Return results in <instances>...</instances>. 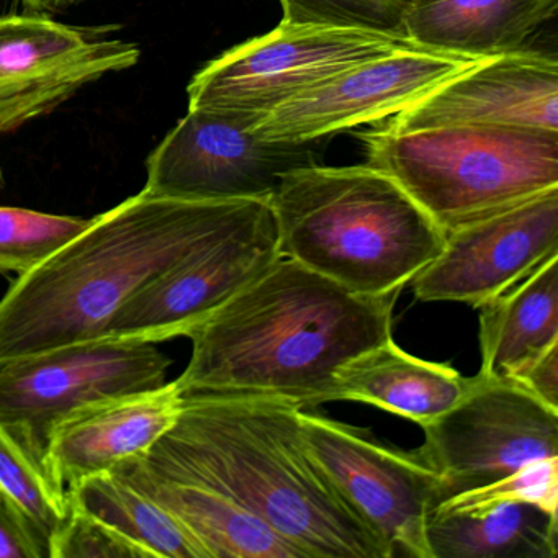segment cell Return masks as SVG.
<instances>
[{"mask_svg": "<svg viewBox=\"0 0 558 558\" xmlns=\"http://www.w3.org/2000/svg\"><path fill=\"white\" fill-rule=\"evenodd\" d=\"M411 48L423 47L404 35L280 22L198 71L187 87L189 109L247 113L257 122L351 68Z\"/></svg>", "mask_w": 558, "mask_h": 558, "instance_id": "6", "label": "cell"}, {"mask_svg": "<svg viewBox=\"0 0 558 558\" xmlns=\"http://www.w3.org/2000/svg\"><path fill=\"white\" fill-rule=\"evenodd\" d=\"M300 410L272 397H185L174 426L132 460L230 496L303 558L393 557L310 456Z\"/></svg>", "mask_w": 558, "mask_h": 558, "instance_id": "2", "label": "cell"}, {"mask_svg": "<svg viewBox=\"0 0 558 558\" xmlns=\"http://www.w3.org/2000/svg\"><path fill=\"white\" fill-rule=\"evenodd\" d=\"M184 398L178 380H172L77 408L51 430L45 469L68 492L87 476L112 472L126 460L146 456L174 426Z\"/></svg>", "mask_w": 558, "mask_h": 558, "instance_id": "16", "label": "cell"}, {"mask_svg": "<svg viewBox=\"0 0 558 558\" xmlns=\"http://www.w3.org/2000/svg\"><path fill=\"white\" fill-rule=\"evenodd\" d=\"M515 499L535 502L547 511L557 512L558 457L538 460L506 478L470 489V492L459 493L444 501L475 505V502L515 501Z\"/></svg>", "mask_w": 558, "mask_h": 558, "instance_id": "27", "label": "cell"}, {"mask_svg": "<svg viewBox=\"0 0 558 558\" xmlns=\"http://www.w3.org/2000/svg\"><path fill=\"white\" fill-rule=\"evenodd\" d=\"M478 310L480 374L508 378L558 342V254Z\"/></svg>", "mask_w": 558, "mask_h": 558, "instance_id": "21", "label": "cell"}, {"mask_svg": "<svg viewBox=\"0 0 558 558\" xmlns=\"http://www.w3.org/2000/svg\"><path fill=\"white\" fill-rule=\"evenodd\" d=\"M416 0H280L287 24L326 25L404 35Z\"/></svg>", "mask_w": 558, "mask_h": 558, "instance_id": "25", "label": "cell"}, {"mask_svg": "<svg viewBox=\"0 0 558 558\" xmlns=\"http://www.w3.org/2000/svg\"><path fill=\"white\" fill-rule=\"evenodd\" d=\"M112 472L168 509L204 545L210 558H303L266 522L217 489L153 475L133 460Z\"/></svg>", "mask_w": 558, "mask_h": 558, "instance_id": "19", "label": "cell"}, {"mask_svg": "<svg viewBox=\"0 0 558 558\" xmlns=\"http://www.w3.org/2000/svg\"><path fill=\"white\" fill-rule=\"evenodd\" d=\"M25 5L34 9V11H63L71 5L80 4L84 0H22Z\"/></svg>", "mask_w": 558, "mask_h": 558, "instance_id": "30", "label": "cell"}, {"mask_svg": "<svg viewBox=\"0 0 558 558\" xmlns=\"http://www.w3.org/2000/svg\"><path fill=\"white\" fill-rule=\"evenodd\" d=\"M0 558H50L47 545L27 519L0 492Z\"/></svg>", "mask_w": 558, "mask_h": 558, "instance_id": "28", "label": "cell"}, {"mask_svg": "<svg viewBox=\"0 0 558 558\" xmlns=\"http://www.w3.org/2000/svg\"><path fill=\"white\" fill-rule=\"evenodd\" d=\"M368 165L393 178L444 233L558 187V132L452 125L364 135Z\"/></svg>", "mask_w": 558, "mask_h": 558, "instance_id": "5", "label": "cell"}, {"mask_svg": "<svg viewBox=\"0 0 558 558\" xmlns=\"http://www.w3.org/2000/svg\"><path fill=\"white\" fill-rule=\"evenodd\" d=\"M482 60L429 48L375 58L287 100L251 130L266 142L315 143L384 122Z\"/></svg>", "mask_w": 558, "mask_h": 558, "instance_id": "11", "label": "cell"}, {"mask_svg": "<svg viewBox=\"0 0 558 558\" xmlns=\"http://www.w3.org/2000/svg\"><path fill=\"white\" fill-rule=\"evenodd\" d=\"M398 295L365 296L280 256L189 335L184 397L328 403L336 368L391 338Z\"/></svg>", "mask_w": 558, "mask_h": 558, "instance_id": "3", "label": "cell"}, {"mask_svg": "<svg viewBox=\"0 0 558 558\" xmlns=\"http://www.w3.org/2000/svg\"><path fill=\"white\" fill-rule=\"evenodd\" d=\"M306 449L352 511L391 554L430 558L427 519L444 499L440 476L416 450L378 442L367 430L300 410Z\"/></svg>", "mask_w": 558, "mask_h": 558, "instance_id": "8", "label": "cell"}, {"mask_svg": "<svg viewBox=\"0 0 558 558\" xmlns=\"http://www.w3.org/2000/svg\"><path fill=\"white\" fill-rule=\"evenodd\" d=\"M50 558H148V555L116 529L71 506L66 524L51 542Z\"/></svg>", "mask_w": 558, "mask_h": 558, "instance_id": "26", "label": "cell"}, {"mask_svg": "<svg viewBox=\"0 0 558 558\" xmlns=\"http://www.w3.org/2000/svg\"><path fill=\"white\" fill-rule=\"evenodd\" d=\"M140 57L138 45L45 15L0 17V135L51 112L106 74L130 70Z\"/></svg>", "mask_w": 558, "mask_h": 558, "instance_id": "14", "label": "cell"}, {"mask_svg": "<svg viewBox=\"0 0 558 558\" xmlns=\"http://www.w3.org/2000/svg\"><path fill=\"white\" fill-rule=\"evenodd\" d=\"M280 257L270 207L236 233L182 260L123 305L96 341L158 344L189 338Z\"/></svg>", "mask_w": 558, "mask_h": 558, "instance_id": "12", "label": "cell"}, {"mask_svg": "<svg viewBox=\"0 0 558 558\" xmlns=\"http://www.w3.org/2000/svg\"><path fill=\"white\" fill-rule=\"evenodd\" d=\"M557 5L558 0H416L404 34L429 50L496 57L521 50Z\"/></svg>", "mask_w": 558, "mask_h": 558, "instance_id": "20", "label": "cell"}, {"mask_svg": "<svg viewBox=\"0 0 558 558\" xmlns=\"http://www.w3.org/2000/svg\"><path fill=\"white\" fill-rule=\"evenodd\" d=\"M452 125L558 132L557 58L524 48L483 58L381 129L414 132Z\"/></svg>", "mask_w": 558, "mask_h": 558, "instance_id": "15", "label": "cell"}, {"mask_svg": "<svg viewBox=\"0 0 558 558\" xmlns=\"http://www.w3.org/2000/svg\"><path fill=\"white\" fill-rule=\"evenodd\" d=\"M270 204L280 256L357 295H400L446 241L421 205L368 162L293 169Z\"/></svg>", "mask_w": 558, "mask_h": 558, "instance_id": "4", "label": "cell"}, {"mask_svg": "<svg viewBox=\"0 0 558 558\" xmlns=\"http://www.w3.org/2000/svg\"><path fill=\"white\" fill-rule=\"evenodd\" d=\"M0 184H2V172H0Z\"/></svg>", "mask_w": 558, "mask_h": 558, "instance_id": "31", "label": "cell"}, {"mask_svg": "<svg viewBox=\"0 0 558 558\" xmlns=\"http://www.w3.org/2000/svg\"><path fill=\"white\" fill-rule=\"evenodd\" d=\"M421 429L416 452L440 476L444 499L558 457V411L480 372L456 407Z\"/></svg>", "mask_w": 558, "mask_h": 558, "instance_id": "7", "label": "cell"}, {"mask_svg": "<svg viewBox=\"0 0 558 558\" xmlns=\"http://www.w3.org/2000/svg\"><path fill=\"white\" fill-rule=\"evenodd\" d=\"M472 384L452 365L414 357L390 338L336 368L328 403L372 404L424 426L456 407Z\"/></svg>", "mask_w": 558, "mask_h": 558, "instance_id": "17", "label": "cell"}, {"mask_svg": "<svg viewBox=\"0 0 558 558\" xmlns=\"http://www.w3.org/2000/svg\"><path fill=\"white\" fill-rule=\"evenodd\" d=\"M555 254L558 187L446 233L442 250L411 280V289L420 302L480 308Z\"/></svg>", "mask_w": 558, "mask_h": 558, "instance_id": "13", "label": "cell"}, {"mask_svg": "<svg viewBox=\"0 0 558 558\" xmlns=\"http://www.w3.org/2000/svg\"><path fill=\"white\" fill-rule=\"evenodd\" d=\"M247 113L189 109L146 162L145 189L181 201L270 198L283 175L316 165L312 143L260 140Z\"/></svg>", "mask_w": 558, "mask_h": 558, "instance_id": "9", "label": "cell"}, {"mask_svg": "<svg viewBox=\"0 0 558 558\" xmlns=\"http://www.w3.org/2000/svg\"><path fill=\"white\" fill-rule=\"evenodd\" d=\"M90 223L93 218L0 207V274L31 272Z\"/></svg>", "mask_w": 558, "mask_h": 558, "instance_id": "24", "label": "cell"}, {"mask_svg": "<svg viewBox=\"0 0 558 558\" xmlns=\"http://www.w3.org/2000/svg\"><path fill=\"white\" fill-rule=\"evenodd\" d=\"M0 492L27 519L50 554L51 542L70 518L66 489L54 483L44 462L0 423Z\"/></svg>", "mask_w": 558, "mask_h": 558, "instance_id": "23", "label": "cell"}, {"mask_svg": "<svg viewBox=\"0 0 558 558\" xmlns=\"http://www.w3.org/2000/svg\"><path fill=\"white\" fill-rule=\"evenodd\" d=\"M506 380L529 391L545 407L558 411V342L527 359Z\"/></svg>", "mask_w": 558, "mask_h": 558, "instance_id": "29", "label": "cell"}, {"mask_svg": "<svg viewBox=\"0 0 558 558\" xmlns=\"http://www.w3.org/2000/svg\"><path fill=\"white\" fill-rule=\"evenodd\" d=\"M172 361L156 344L84 342L0 365V423L44 462L48 437L84 404L153 390Z\"/></svg>", "mask_w": 558, "mask_h": 558, "instance_id": "10", "label": "cell"}, {"mask_svg": "<svg viewBox=\"0 0 558 558\" xmlns=\"http://www.w3.org/2000/svg\"><path fill=\"white\" fill-rule=\"evenodd\" d=\"M71 506L110 525L148 558H210L168 509L116 472L97 473L68 489Z\"/></svg>", "mask_w": 558, "mask_h": 558, "instance_id": "22", "label": "cell"}, {"mask_svg": "<svg viewBox=\"0 0 558 558\" xmlns=\"http://www.w3.org/2000/svg\"><path fill=\"white\" fill-rule=\"evenodd\" d=\"M430 558H555L558 515L531 501H442L427 519Z\"/></svg>", "mask_w": 558, "mask_h": 558, "instance_id": "18", "label": "cell"}, {"mask_svg": "<svg viewBox=\"0 0 558 558\" xmlns=\"http://www.w3.org/2000/svg\"><path fill=\"white\" fill-rule=\"evenodd\" d=\"M272 207L256 201L126 198L0 299V365L93 342L140 290Z\"/></svg>", "mask_w": 558, "mask_h": 558, "instance_id": "1", "label": "cell"}]
</instances>
